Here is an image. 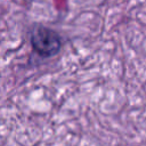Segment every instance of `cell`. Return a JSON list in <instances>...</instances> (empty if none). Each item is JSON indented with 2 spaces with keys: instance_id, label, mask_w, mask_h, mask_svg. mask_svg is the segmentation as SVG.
<instances>
[{
  "instance_id": "1",
  "label": "cell",
  "mask_w": 146,
  "mask_h": 146,
  "mask_svg": "<svg viewBox=\"0 0 146 146\" xmlns=\"http://www.w3.org/2000/svg\"><path fill=\"white\" fill-rule=\"evenodd\" d=\"M32 50L41 58H50L59 54L63 46L62 36L57 31L42 24H34L30 32Z\"/></svg>"
}]
</instances>
